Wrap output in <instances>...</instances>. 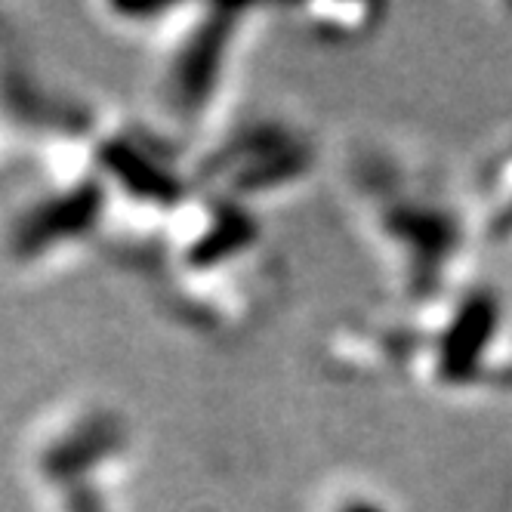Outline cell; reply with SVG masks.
<instances>
[{
	"label": "cell",
	"mask_w": 512,
	"mask_h": 512,
	"mask_svg": "<svg viewBox=\"0 0 512 512\" xmlns=\"http://www.w3.org/2000/svg\"><path fill=\"white\" fill-rule=\"evenodd\" d=\"M232 31V13H216V19L198 22L189 31V38L182 41L167 75V102L179 115H198L210 102L219 78H223Z\"/></svg>",
	"instance_id": "1"
},
{
	"label": "cell",
	"mask_w": 512,
	"mask_h": 512,
	"mask_svg": "<svg viewBox=\"0 0 512 512\" xmlns=\"http://www.w3.org/2000/svg\"><path fill=\"white\" fill-rule=\"evenodd\" d=\"M96 204H99V192L93 186H87V189L65 195L56 204L34 210L25 223V247L31 253H38V250H44L47 238H59V235L68 238V235L87 229Z\"/></svg>",
	"instance_id": "2"
},
{
	"label": "cell",
	"mask_w": 512,
	"mask_h": 512,
	"mask_svg": "<svg viewBox=\"0 0 512 512\" xmlns=\"http://www.w3.org/2000/svg\"><path fill=\"white\" fill-rule=\"evenodd\" d=\"M65 512H105V506H102V500H99V494H96L93 488L71 485Z\"/></svg>",
	"instance_id": "3"
},
{
	"label": "cell",
	"mask_w": 512,
	"mask_h": 512,
	"mask_svg": "<svg viewBox=\"0 0 512 512\" xmlns=\"http://www.w3.org/2000/svg\"><path fill=\"white\" fill-rule=\"evenodd\" d=\"M340 512H386V509H380V506L371 503V500H352V503H346Z\"/></svg>",
	"instance_id": "4"
}]
</instances>
